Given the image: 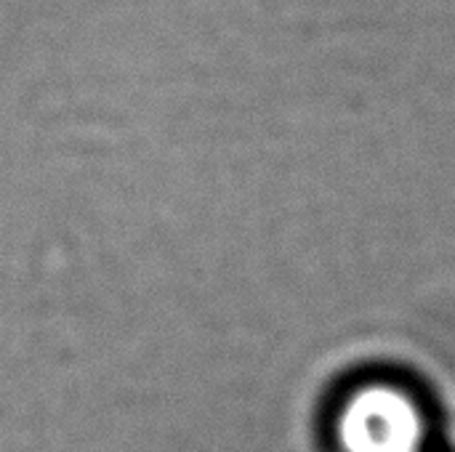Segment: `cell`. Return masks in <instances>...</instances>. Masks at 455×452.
<instances>
[{
  "instance_id": "obj_1",
  "label": "cell",
  "mask_w": 455,
  "mask_h": 452,
  "mask_svg": "<svg viewBox=\"0 0 455 452\" xmlns=\"http://www.w3.org/2000/svg\"><path fill=\"white\" fill-rule=\"evenodd\" d=\"M344 452H419L424 421L413 400L389 386H371L352 397L339 421Z\"/></svg>"
}]
</instances>
